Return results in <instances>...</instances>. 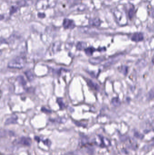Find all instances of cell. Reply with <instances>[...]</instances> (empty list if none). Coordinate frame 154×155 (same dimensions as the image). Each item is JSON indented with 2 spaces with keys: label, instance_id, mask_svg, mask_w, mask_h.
<instances>
[{
  "label": "cell",
  "instance_id": "e0dca14e",
  "mask_svg": "<svg viewBox=\"0 0 154 155\" xmlns=\"http://www.w3.org/2000/svg\"><path fill=\"white\" fill-rule=\"evenodd\" d=\"M134 14V10L133 8H131L130 9L128 12V16L130 19H132Z\"/></svg>",
  "mask_w": 154,
  "mask_h": 155
},
{
  "label": "cell",
  "instance_id": "5b68a950",
  "mask_svg": "<svg viewBox=\"0 0 154 155\" xmlns=\"http://www.w3.org/2000/svg\"><path fill=\"white\" fill-rule=\"evenodd\" d=\"M89 24L90 25L95 26H99L101 24V21L98 18H94L89 20Z\"/></svg>",
  "mask_w": 154,
  "mask_h": 155
},
{
  "label": "cell",
  "instance_id": "4fadbf2b",
  "mask_svg": "<svg viewBox=\"0 0 154 155\" xmlns=\"http://www.w3.org/2000/svg\"><path fill=\"white\" fill-rule=\"evenodd\" d=\"M25 74L27 77L28 79L30 81H32V80L34 79V75L30 71H27L25 72Z\"/></svg>",
  "mask_w": 154,
  "mask_h": 155
},
{
  "label": "cell",
  "instance_id": "52a82bcc",
  "mask_svg": "<svg viewBox=\"0 0 154 155\" xmlns=\"http://www.w3.org/2000/svg\"><path fill=\"white\" fill-rule=\"evenodd\" d=\"M84 50L86 55H87L88 56H91L93 54V53L96 51V49L94 47H89L86 48Z\"/></svg>",
  "mask_w": 154,
  "mask_h": 155
},
{
  "label": "cell",
  "instance_id": "277c9868",
  "mask_svg": "<svg viewBox=\"0 0 154 155\" xmlns=\"http://www.w3.org/2000/svg\"><path fill=\"white\" fill-rule=\"evenodd\" d=\"M104 59L103 57H96V58H93L89 59V62L93 64H100L103 61Z\"/></svg>",
  "mask_w": 154,
  "mask_h": 155
},
{
  "label": "cell",
  "instance_id": "9c48e42d",
  "mask_svg": "<svg viewBox=\"0 0 154 155\" xmlns=\"http://www.w3.org/2000/svg\"><path fill=\"white\" fill-rule=\"evenodd\" d=\"M111 103L112 105L114 107H118L120 106L121 104V101L117 97L114 98L111 100Z\"/></svg>",
  "mask_w": 154,
  "mask_h": 155
},
{
  "label": "cell",
  "instance_id": "ac0fdd59",
  "mask_svg": "<svg viewBox=\"0 0 154 155\" xmlns=\"http://www.w3.org/2000/svg\"><path fill=\"white\" fill-rule=\"evenodd\" d=\"M149 14L151 17H154V8H152L150 9Z\"/></svg>",
  "mask_w": 154,
  "mask_h": 155
},
{
  "label": "cell",
  "instance_id": "2e32d148",
  "mask_svg": "<svg viewBox=\"0 0 154 155\" xmlns=\"http://www.w3.org/2000/svg\"><path fill=\"white\" fill-rule=\"evenodd\" d=\"M18 10V8L17 7L14 6H11L10 9V14L12 15L13 14L16 12Z\"/></svg>",
  "mask_w": 154,
  "mask_h": 155
},
{
  "label": "cell",
  "instance_id": "ba28073f",
  "mask_svg": "<svg viewBox=\"0 0 154 155\" xmlns=\"http://www.w3.org/2000/svg\"><path fill=\"white\" fill-rule=\"evenodd\" d=\"M128 68L127 66H121L118 68V71L123 74L124 75H126L128 73Z\"/></svg>",
  "mask_w": 154,
  "mask_h": 155
},
{
  "label": "cell",
  "instance_id": "30bf717a",
  "mask_svg": "<svg viewBox=\"0 0 154 155\" xmlns=\"http://www.w3.org/2000/svg\"><path fill=\"white\" fill-rule=\"evenodd\" d=\"M17 117L15 115H13L11 117H10V118L7 119L6 122H5V124H9L10 123H14L16 122V121L17 120Z\"/></svg>",
  "mask_w": 154,
  "mask_h": 155
},
{
  "label": "cell",
  "instance_id": "6da1fadb",
  "mask_svg": "<svg viewBox=\"0 0 154 155\" xmlns=\"http://www.w3.org/2000/svg\"><path fill=\"white\" fill-rule=\"evenodd\" d=\"M26 59L25 56H19L9 62L8 66L12 69H21L26 64Z\"/></svg>",
  "mask_w": 154,
  "mask_h": 155
},
{
  "label": "cell",
  "instance_id": "7a4b0ae2",
  "mask_svg": "<svg viewBox=\"0 0 154 155\" xmlns=\"http://www.w3.org/2000/svg\"><path fill=\"white\" fill-rule=\"evenodd\" d=\"M63 26L65 29H73L75 25L73 21L72 20H69L68 19H65L63 20Z\"/></svg>",
  "mask_w": 154,
  "mask_h": 155
},
{
  "label": "cell",
  "instance_id": "8fae6325",
  "mask_svg": "<svg viewBox=\"0 0 154 155\" xmlns=\"http://www.w3.org/2000/svg\"><path fill=\"white\" fill-rule=\"evenodd\" d=\"M87 83H88V85L91 87V88H93V89H95L97 90L99 89V87L98 86V84L94 83L92 82V81L89 80L87 81Z\"/></svg>",
  "mask_w": 154,
  "mask_h": 155
},
{
  "label": "cell",
  "instance_id": "ffe728a7",
  "mask_svg": "<svg viewBox=\"0 0 154 155\" xmlns=\"http://www.w3.org/2000/svg\"><path fill=\"white\" fill-rule=\"evenodd\" d=\"M38 16L40 17V18H43L45 16V15H44V14L43 13H39L38 14Z\"/></svg>",
  "mask_w": 154,
  "mask_h": 155
},
{
  "label": "cell",
  "instance_id": "d6986e66",
  "mask_svg": "<svg viewBox=\"0 0 154 155\" xmlns=\"http://www.w3.org/2000/svg\"><path fill=\"white\" fill-rule=\"evenodd\" d=\"M41 111L43 112H44L45 113H51V111H50V110H49L48 109H47L46 108H44V107H43L41 108Z\"/></svg>",
  "mask_w": 154,
  "mask_h": 155
},
{
  "label": "cell",
  "instance_id": "8992f818",
  "mask_svg": "<svg viewBox=\"0 0 154 155\" xmlns=\"http://www.w3.org/2000/svg\"><path fill=\"white\" fill-rule=\"evenodd\" d=\"M87 46V44L86 42H79L76 45V48L79 50H81L83 49H86Z\"/></svg>",
  "mask_w": 154,
  "mask_h": 155
},
{
  "label": "cell",
  "instance_id": "9a60e30c",
  "mask_svg": "<svg viewBox=\"0 0 154 155\" xmlns=\"http://www.w3.org/2000/svg\"><path fill=\"white\" fill-rule=\"evenodd\" d=\"M154 99V88L152 89L147 94V99L152 100Z\"/></svg>",
  "mask_w": 154,
  "mask_h": 155
},
{
  "label": "cell",
  "instance_id": "5bb4252c",
  "mask_svg": "<svg viewBox=\"0 0 154 155\" xmlns=\"http://www.w3.org/2000/svg\"><path fill=\"white\" fill-rule=\"evenodd\" d=\"M17 80L19 82L20 84L22 85H25L26 84V82L25 81L24 77L22 76H19L17 77Z\"/></svg>",
  "mask_w": 154,
  "mask_h": 155
},
{
  "label": "cell",
  "instance_id": "3957f363",
  "mask_svg": "<svg viewBox=\"0 0 154 155\" xmlns=\"http://www.w3.org/2000/svg\"><path fill=\"white\" fill-rule=\"evenodd\" d=\"M144 39L143 34L142 33H136L133 34L131 37V40L134 42L142 41Z\"/></svg>",
  "mask_w": 154,
  "mask_h": 155
},
{
  "label": "cell",
  "instance_id": "7c38bea8",
  "mask_svg": "<svg viewBox=\"0 0 154 155\" xmlns=\"http://www.w3.org/2000/svg\"><path fill=\"white\" fill-rule=\"evenodd\" d=\"M57 103L58 104L59 106L60 107V108L61 109H63L65 108L66 105L63 101V99L61 98H58L57 99Z\"/></svg>",
  "mask_w": 154,
  "mask_h": 155
}]
</instances>
